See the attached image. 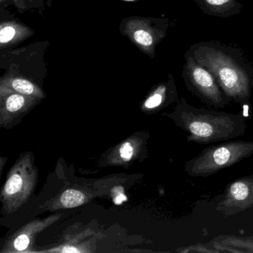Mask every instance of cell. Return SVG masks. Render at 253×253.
Instances as JSON below:
<instances>
[{"label": "cell", "mask_w": 253, "mask_h": 253, "mask_svg": "<svg viewBox=\"0 0 253 253\" xmlns=\"http://www.w3.org/2000/svg\"><path fill=\"white\" fill-rule=\"evenodd\" d=\"M187 52L212 74L231 100L243 105L250 103L253 69L239 50L217 42H201L194 44Z\"/></svg>", "instance_id": "obj_1"}, {"label": "cell", "mask_w": 253, "mask_h": 253, "mask_svg": "<svg viewBox=\"0 0 253 253\" xmlns=\"http://www.w3.org/2000/svg\"><path fill=\"white\" fill-rule=\"evenodd\" d=\"M170 118L188 134L187 142L208 144L243 136L247 129L241 114H230L212 109L198 108L182 98Z\"/></svg>", "instance_id": "obj_2"}, {"label": "cell", "mask_w": 253, "mask_h": 253, "mask_svg": "<svg viewBox=\"0 0 253 253\" xmlns=\"http://www.w3.org/2000/svg\"><path fill=\"white\" fill-rule=\"evenodd\" d=\"M253 155V141L226 142L205 148L198 156L186 161L185 171L191 177H208Z\"/></svg>", "instance_id": "obj_3"}, {"label": "cell", "mask_w": 253, "mask_h": 253, "mask_svg": "<svg viewBox=\"0 0 253 253\" xmlns=\"http://www.w3.org/2000/svg\"><path fill=\"white\" fill-rule=\"evenodd\" d=\"M183 78L187 89L207 106L216 109L226 107L232 100L224 94L215 78L192 56L185 54Z\"/></svg>", "instance_id": "obj_4"}, {"label": "cell", "mask_w": 253, "mask_h": 253, "mask_svg": "<svg viewBox=\"0 0 253 253\" xmlns=\"http://www.w3.org/2000/svg\"><path fill=\"white\" fill-rule=\"evenodd\" d=\"M253 207V174L240 177L226 186L216 210L225 217L232 216Z\"/></svg>", "instance_id": "obj_5"}, {"label": "cell", "mask_w": 253, "mask_h": 253, "mask_svg": "<svg viewBox=\"0 0 253 253\" xmlns=\"http://www.w3.org/2000/svg\"><path fill=\"white\" fill-rule=\"evenodd\" d=\"M198 8L208 15L214 17H232L240 14L242 5L238 0H194Z\"/></svg>", "instance_id": "obj_6"}, {"label": "cell", "mask_w": 253, "mask_h": 253, "mask_svg": "<svg viewBox=\"0 0 253 253\" xmlns=\"http://www.w3.org/2000/svg\"><path fill=\"white\" fill-rule=\"evenodd\" d=\"M210 242L218 253H253V235H220Z\"/></svg>", "instance_id": "obj_7"}, {"label": "cell", "mask_w": 253, "mask_h": 253, "mask_svg": "<svg viewBox=\"0 0 253 253\" xmlns=\"http://www.w3.org/2000/svg\"><path fill=\"white\" fill-rule=\"evenodd\" d=\"M85 197L80 191L75 189H68L61 195L60 201L63 207L66 208H75L84 204Z\"/></svg>", "instance_id": "obj_8"}, {"label": "cell", "mask_w": 253, "mask_h": 253, "mask_svg": "<svg viewBox=\"0 0 253 253\" xmlns=\"http://www.w3.org/2000/svg\"><path fill=\"white\" fill-rule=\"evenodd\" d=\"M167 98H168V88L167 86L160 87L158 91L146 100L145 106L149 109H156L162 106L166 99Z\"/></svg>", "instance_id": "obj_9"}, {"label": "cell", "mask_w": 253, "mask_h": 253, "mask_svg": "<svg viewBox=\"0 0 253 253\" xmlns=\"http://www.w3.org/2000/svg\"><path fill=\"white\" fill-rule=\"evenodd\" d=\"M23 179L19 174H14L10 177L5 186V192L8 195H14L21 189Z\"/></svg>", "instance_id": "obj_10"}, {"label": "cell", "mask_w": 253, "mask_h": 253, "mask_svg": "<svg viewBox=\"0 0 253 253\" xmlns=\"http://www.w3.org/2000/svg\"><path fill=\"white\" fill-rule=\"evenodd\" d=\"M12 87L17 92L26 94V95L32 94L35 91V87L32 85V83L29 82L26 80H14L12 83Z\"/></svg>", "instance_id": "obj_11"}, {"label": "cell", "mask_w": 253, "mask_h": 253, "mask_svg": "<svg viewBox=\"0 0 253 253\" xmlns=\"http://www.w3.org/2000/svg\"><path fill=\"white\" fill-rule=\"evenodd\" d=\"M25 104V98L20 94H13L6 101V108L11 112L20 110Z\"/></svg>", "instance_id": "obj_12"}, {"label": "cell", "mask_w": 253, "mask_h": 253, "mask_svg": "<svg viewBox=\"0 0 253 253\" xmlns=\"http://www.w3.org/2000/svg\"><path fill=\"white\" fill-rule=\"evenodd\" d=\"M134 40L136 42L144 46H149L153 43V38L152 35L144 30H138L134 33Z\"/></svg>", "instance_id": "obj_13"}, {"label": "cell", "mask_w": 253, "mask_h": 253, "mask_svg": "<svg viewBox=\"0 0 253 253\" xmlns=\"http://www.w3.org/2000/svg\"><path fill=\"white\" fill-rule=\"evenodd\" d=\"M15 30L12 27H5L0 32V42L6 43L14 38Z\"/></svg>", "instance_id": "obj_14"}, {"label": "cell", "mask_w": 253, "mask_h": 253, "mask_svg": "<svg viewBox=\"0 0 253 253\" xmlns=\"http://www.w3.org/2000/svg\"><path fill=\"white\" fill-rule=\"evenodd\" d=\"M29 244V238L26 235H21L17 237L14 241V247L19 251H23L27 248Z\"/></svg>", "instance_id": "obj_15"}, {"label": "cell", "mask_w": 253, "mask_h": 253, "mask_svg": "<svg viewBox=\"0 0 253 253\" xmlns=\"http://www.w3.org/2000/svg\"><path fill=\"white\" fill-rule=\"evenodd\" d=\"M120 154H121V158L124 161H129L133 155V148L131 143H125L121 146L120 149Z\"/></svg>", "instance_id": "obj_16"}, {"label": "cell", "mask_w": 253, "mask_h": 253, "mask_svg": "<svg viewBox=\"0 0 253 253\" xmlns=\"http://www.w3.org/2000/svg\"><path fill=\"white\" fill-rule=\"evenodd\" d=\"M63 252H64V253H77V252L79 251L75 248H69V247H66V248L63 249Z\"/></svg>", "instance_id": "obj_17"}, {"label": "cell", "mask_w": 253, "mask_h": 253, "mask_svg": "<svg viewBox=\"0 0 253 253\" xmlns=\"http://www.w3.org/2000/svg\"><path fill=\"white\" fill-rule=\"evenodd\" d=\"M126 1H133V0H126Z\"/></svg>", "instance_id": "obj_18"}]
</instances>
